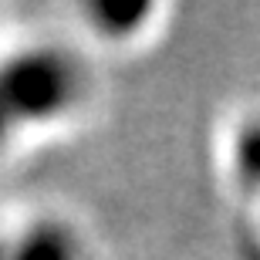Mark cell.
Returning a JSON list of instances; mask_svg holds the SVG:
<instances>
[{"instance_id": "6da1fadb", "label": "cell", "mask_w": 260, "mask_h": 260, "mask_svg": "<svg viewBox=\"0 0 260 260\" xmlns=\"http://www.w3.org/2000/svg\"><path fill=\"white\" fill-rule=\"evenodd\" d=\"M0 88L24 125L54 122L75 105L81 75L78 64L58 48H30L0 64Z\"/></svg>"}, {"instance_id": "7a4b0ae2", "label": "cell", "mask_w": 260, "mask_h": 260, "mask_svg": "<svg viewBox=\"0 0 260 260\" xmlns=\"http://www.w3.org/2000/svg\"><path fill=\"white\" fill-rule=\"evenodd\" d=\"M4 260H78V247L61 223H41L24 233Z\"/></svg>"}, {"instance_id": "3957f363", "label": "cell", "mask_w": 260, "mask_h": 260, "mask_svg": "<svg viewBox=\"0 0 260 260\" xmlns=\"http://www.w3.org/2000/svg\"><path fill=\"white\" fill-rule=\"evenodd\" d=\"M233 166L247 186H260V118L240 128L233 145Z\"/></svg>"}, {"instance_id": "277c9868", "label": "cell", "mask_w": 260, "mask_h": 260, "mask_svg": "<svg viewBox=\"0 0 260 260\" xmlns=\"http://www.w3.org/2000/svg\"><path fill=\"white\" fill-rule=\"evenodd\" d=\"M98 30H112V34H128L149 17V4H98L95 10Z\"/></svg>"}, {"instance_id": "5b68a950", "label": "cell", "mask_w": 260, "mask_h": 260, "mask_svg": "<svg viewBox=\"0 0 260 260\" xmlns=\"http://www.w3.org/2000/svg\"><path fill=\"white\" fill-rule=\"evenodd\" d=\"M17 128H24V122L17 118V112H14V105H10V98H7V91L0 88V145L7 142Z\"/></svg>"}, {"instance_id": "8992f818", "label": "cell", "mask_w": 260, "mask_h": 260, "mask_svg": "<svg viewBox=\"0 0 260 260\" xmlns=\"http://www.w3.org/2000/svg\"><path fill=\"white\" fill-rule=\"evenodd\" d=\"M4 253H7V250H4V247H0V260H4Z\"/></svg>"}]
</instances>
